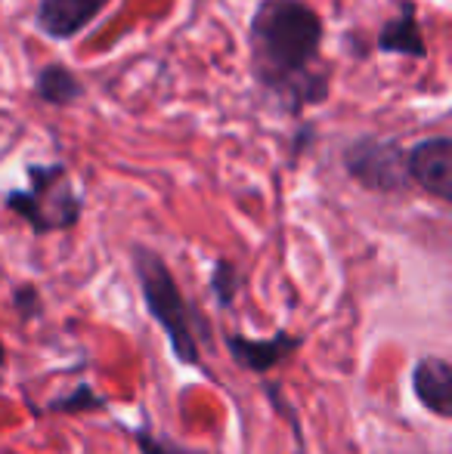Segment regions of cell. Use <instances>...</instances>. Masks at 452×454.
Instances as JSON below:
<instances>
[{
    "mask_svg": "<svg viewBox=\"0 0 452 454\" xmlns=\"http://www.w3.org/2000/svg\"><path fill=\"white\" fill-rule=\"evenodd\" d=\"M109 0H41L37 6V28L56 41L81 35L99 12L106 10Z\"/></svg>",
    "mask_w": 452,
    "mask_h": 454,
    "instance_id": "8992f818",
    "label": "cell"
},
{
    "mask_svg": "<svg viewBox=\"0 0 452 454\" xmlns=\"http://www.w3.org/2000/svg\"><path fill=\"white\" fill-rule=\"evenodd\" d=\"M103 405H106L103 395H97L93 387L81 383V387H75L72 393L62 395V399L47 402V408H44L41 414H78V411H97V408H103Z\"/></svg>",
    "mask_w": 452,
    "mask_h": 454,
    "instance_id": "8fae6325",
    "label": "cell"
},
{
    "mask_svg": "<svg viewBox=\"0 0 452 454\" xmlns=\"http://www.w3.org/2000/svg\"><path fill=\"white\" fill-rule=\"evenodd\" d=\"M266 395H270V402L276 408H282V414L289 418V424H291V433H295V454H307V449H304V439H301V424H297V414H295V408L285 402V395L282 393H276V387H266Z\"/></svg>",
    "mask_w": 452,
    "mask_h": 454,
    "instance_id": "9a60e30c",
    "label": "cell"
},
{
    "mask_svg": "<svg viewBox=\"0 0 452 454\" xmlns=\"http://www.w3.org/2000/svg\"><path fill=\"white\" fill-rule=\"evenodd\" d=\"M12 306H16V312L22 318H37L44 309L41 294H37L35 285H19L16 291H12Z\"/></svg>",
    "mask_w": 452,
    "mask_h": 454,
    "instance_id": "5bb4252c",
    "label": "cell"
},
{
    "mask_svg": "<svg viewBox=\"0 0 452 454\" xmlns=\"http://www.w3.org/2000/svg\"><path fill=\"white\" fill-rule=\"evenodd\" d=\"M211 294H214V300H218L220 309H229V306H233L235 294H239V270H235V263H229V260H218V263H214Z\"/></svg>",
    "mask_w": 452,
    "mask_h": 454,
    "instance_id": "7c38bea8",
    "label": "cell"
},
{
    "mask_svg": "<svg viewBox=\"0 0 452 454\" xmlns=\"http://www.w3.org/2000/svg\"><path fill=\"white\" fill-rule=\"evenodd\" d=\"M35 93H37V99L50 102V106H72V102L84 93V87H81V81L75 78L66 66L53 62V66H44L41 72H37Z\"/></svg>",
    "mask_w": 452,
    "mask_h": 454,
    "instance_id": "30bf717a",
    "label": "cell"
},
{
    "mask_svg": "<svg viewBox=\"0 0 452 454\" xmlns=\"http://www.w3.org/2000/svg\"><path fill=\"white\" fill-rule=\"evenodd\" d=\"M322 47V19L304 0H260L251 16V68L254 78L282 99L289 112L322 102L329 81L313 74Z\"/></svg>",
    "mask_w": 452,
    "mask_h": 454,
    "instance_id": "6da1fadb",
    "label": "cell"
},
{
    "mask_svg": "<svg viewBox=\"0 0 452 454\" xmlns=\"http://www.w3.org/2000/svg\"><path fill=\"white\" fill-rule=\"evenodd\" d=\"M378 47L385 50V53H403V56H412V59H424V56H428V47H424L422 28H418V19H416V6H412L409 0H403L397 16L385 22Z\"/></svg>",
    "mask_w": 452,
    "mask_h": 454,
    "instance_id": "9c48e42d",
    "label": "cell"
},
{
    "mask_svg": "<svg viewBox=\"0 0 452 454\" xmlns=\"http://www.w3.org/2000/svg\"><path fill=\"white\" fill-rule=\"evenodd\" d=\"M301 343H304L301 337L285 334V331H279L270 340H254V337H242V334L226 337L229 356H233L242 368L254 371V374H266V371H273L279 362L291 359V356L301 349Z\"/></svg>",
    "mask_w": 452,
    "mask_h": 454,
    "instance_id": "52a82bcc",
    "label": "cell"
},
{
    "mask_svg": "<svg viewBox=\"0 0 452 454\" xmlns=\"http://www.w3.org/2000/svg\"><path fill=\"white\" fill-rule=\"evenodd\" d=\"M4 204L6 210L22 216L35 235L72 229L81 220V210H84V201L72 185L66 164H31L28 189L10 192Z\"/></svg>",
    "mask_w": 452,
    "mask_h": 454,
    "instance_id": "3957f363",
    "label": "cell"
},
{
    "mask_svg": "<svg viewBox=\"0 0 452 454\" xmlns=\"http://www.w3.org/2000/svg\"><path fill=\"white\" fill-rule=\"evenodd\" d=\"M344 168L360 185H366L372 192H387V195L406 192L412 183L409 168H406V152L393 139H356L344 152Z\"/></svg>",
    "mask_w": 452,
    "mask_h": 454,
    "instance_id": "277c9868",
    "label": "cell"
},
{
    "mask_svg": "<svg viewBox=\"0 0 452 454\" xmlns=\"http://www.w3.org/2000/svg\"><path fill=\"white\" fill-rule=\"evenodd\" d=\"M133 436H137V445L143 454H208V451L186 449V445H177V442H170V439H162L149 430H137Z\"/></svg>",
    "mask_w": 452,
    "mask_h": 454,
    "instance_id": "4fadbf2b",
    "label": "cell"
},
{
    "mask_svg": "<svg viewBox=\"0 0 452 454\" xmlns=\"http://www.w3.org/2000/svg\"><path fill=\"white\" fill-rule=\"evenodd\" d=\"M133 272L139 278V291H143L146 309L164 328L170 337V349L183 364H199V340H195V325H202L193 316L186 297H183L180 285L170 275L168 263L162 254L149 251V247L137 245L133 247Z\"/></svg>",
    "mask_w": 452,
    "mask_h": 454,
    "instance_id": "7a4b0ae2",
    "label": "cell"
},
{
    "mask_svg": "<svg viewBox=\"0 0 452 454\" xmlns=\"http://www.w3.org/2000/svg\"><path fill=\"white\" fill-rule=\"evenodd\" d=\"M416 399L437 418H452V364L443 356H424L412 371Z\"/></svg>",
    "mask_w": 452,
    "mask_h": 454,
    "instance_id": "ba28073f",
    "label": "cell"
},
{
    "mask_svg": "<svg viewBox=\"0 0 452 454\" xmlns=\"http://www.w3.org/2000/svg\"><path fill=\"white\" fill-rule=\"evenodd\" d=\"M406 168L409 180L422 185L428 195L452 201V139L434 137L418 143L412 152H406Z\"/></svg>",
    "mask_w": 452,
    "mask_h": 454,
    "instance_id": "5b68a950",
    "label": "cell"
},
{
    "mask_svg": "<svg viewBox=\"0 0 452 454\" xmlns=\"http://www.w3.org/2000/svg\"><path fill=\"white\" fill-rule=\"evenodd\" d=\"M4 359H6V347L0 343V364H4Z\"/></svg>",
    "mask_w": 452,
    "mask_h": 454,
    "instance_id": "2e32d148",
    "label": "cell"
}]
</instances>
